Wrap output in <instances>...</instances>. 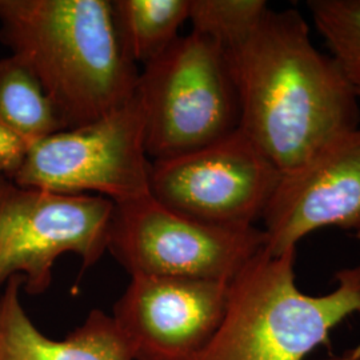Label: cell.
<instances>
[{
  "mask_svg": "<svg viewBox=\"0 0 360 360\" xmlns=\"http://www.w3.org/2000/svg\"><path fill=\"white\" fill-rule=\"evenodd\" d=\"M0 122L30 144L67 129L37 75L13 55L0 59Z\"/></svg>",
  "mask_w": 360,
  "mask_h": 360,
  "instance_id": "13",
  "label": "cell"
},
{
  "mask_svg": "<svg viewBox=\"0 0 360 360\" xmlns=\"http://www.w3.org/2000/svg\"><path fill=\"white\" fill-rule=\"evenodd\" d=\"M262 220L266 251L274 257L330 226L360 238V126L281 174Z\"/></svg>",
  "mask_w": 360,
  "mask_h": 360,
  "instance_id": "10",
  "label": "cell"
},
{
  "mask_svg": "<svg viewBox=\"0 0 360 360\" xmlns=\"http://www.w3.org/2000/svg\"><path fill=\"white\" fill-rule=\"evenodd\" d=\"M307 8L360 104V0H309Z\"/></svg>",
  "mask_w": 360,
  "mask_h": 360,
  "instance_id": "14",
  "label": "cell"
},
{
  "mask_svg": "<svg viewBox=\"0 0 360 360\" xmlns=\"http://www.w3.org/2000/svg\"><path fill=\"white\" fill-rule=\"evenodd\" d=\"M151 166L142 105L135 95L91 123L31 144L11 180L50 193H94L120 205L150 195Z\"/></svg>",
  "mask_w": 360,
  "mask_h": 360,
  "instance_id": "5",
  "label": "cell"
},
{
  "mask_svg": "<svg viewBox=\"0 0 360 360\" xmlns=\"http://www.w3.org/2000/svg\"><path fill=\"white\" fill-rule=\"evenodd\" d=\"M23 279L13 276L0 292V360H134L111 315L91 311L63 339L43 334L22 304Z\"/></svg>",
  "mask_w": 360,
  "mask_h": 360,
  "instance_id": "11",
  "label": "cell"
},
{
  "mask_svg": "<svg viewBox=\"0 0 360 360\" xmlns=\"http://www.w3.org/2000/svg\"><path fill=\"white\" fill-rule=\"evenodd\" d=\"M0 40L37 75L67 129L136 95L141 71L119 41L111 0H0Z\"/></svg>",
  "mask_w": 360,
  "mask_h": 360,
  "instance_id": "2",
  "label": "cell"
},
{
  "mask_svg": "<svg viewBox=\"0 0 360 360\" xmlns=\"http://www.w3.org/2000/svg\"><path fill=\"white\" fill-rule=\"evenodd\" d=\"M281 179L240 129L187 154L153 160L150 193L187 218L224 227H251L262 219Z\"/></svg>",
  "mask_w": 360,
  "mask_h": 360,
  "instance_id": "8",
  "label": "cell"
},
{
  "mask_svg": "<svg viewBox=\"0 0 360 360\" xmlns=\"http://www.w3.org/2000/svg\"><path fill=\"white\" fill-rule=\"evenodd\" d=\"M296 248L274 257L263 248L229 285L218 330L196 360H304L327 345L336 326L360 316V266L340 270L334 291L302 292Z\"/></svg>",
  "mask_w": 360,
  "mask_h": 360,
  "instance_id": "3",
  "label": "cell"
},
{
  "mask_svg": "<svg viewBox=\"0 0 360 360\" xmlns=\"http://www.w3.org/2000/svg\"><path fill=\"white\" fill-rule=\"evenodd\" d=\"M226 282L131 276L112 319L134 360H196L223 319Z\"/></svg>",
  "mask_w": 360,
  "mask_h": 360,
  "instance_id": "9",
  "label": "cell"
},
{
  "mask_svg": "<svg viewBox=\"0 0 360 360\" xmlns=\"http://www.w3.org/2000/svg\"><path fill=\"white\" fill-rule=\"evenodd\" d=\"M136 96L151 160L191 153L240 127V103L227 53L193 31L143 65Z\"/></svg>",
  "mask_w": 360,
  "mask_h": 360,
  "instance_id": "4",
  "label": "cell"
},
{
  "mask_svg": "<svg viewBox=\"0 0 360 360\" xmlns=\"http://www.w3.org/2000/svg\"><path fill=\"white\" fill-rule=\"evenodd\" d=\"M30 143L0 122V178L13 179L26 159Z\"/></svg>",
  "mask_w": 360,
  "mask_h": 360,
  "instance_id": "16",
  "label": "cell"
},
{
  "mask_svg": "<svg viewBox=\"0 0 360 360\" xmlns=\"http://www.w3.org/2000/svg\"><path fill=\"white\" fill-rule=\"evenodd\" d=\"M319 360H360V345L355 348L347 349L342 355H336V356H330V358Z\"/></svg>",
  "mask_w": 360,
  "mask_h": 360,
  "instance_id": "17",
  "label": "cell"
},
{
  "mask_svg": "<svg viewBox=\"0 0 360 360\" xmlns=\"http://www.w3.org/2000/svg\"><path fill=\"white\" fill-rule=\"evenodd\" d=\"M269 10L264 0H190L188 20L193 32L227 51L240 44Z\"/></svg>",
  "mask_w": 360,
  "mask_h": 360,
  "instance_id": "15",
  "label": "cell"
},
{
  "mask_svg": "<svg viewBox=\"0 0 360 360\" xmlns=\"http://www.w3.org/2000/svg\"><path fill=\"white\" fill-rule=\"evenodd\" d=\"M115 205L96 195H67L30 188L0 178V290L23 279L28 295L44 294L56 260L80 259L83 271L107 252Z\"/></svg>",
  "mask_w": 360,
  "mask_h": 360,
  "instance_id": "6",
  "label": "cell"
},
{
  "mask_svg": "<svg viewBox=\"0 0 360 360\" xmlns=\"http://www.w3.org/2000/svg\"><path fill=\"white\" fill-rule=\"evenodd\" d=\"M266 248L257 226L224 227L187 218L150 195L115 205L107 252L129 276H174L230 283Z\"/></svg>",
  "mask_w": 360,
  "mask_h": 360,
  "instance_id": "7",
  "label": "cell"
},
{
  "mask_svg": "<svg viewBox=\"0 0 360 360\" xmlns=\"http://www.w3.org/2000/svg\"><path fill=\"white\" fill-rule=\"evenodd\" d=\"M119 41L135 65H148L179 38L190 0H112Z\"/></svg>",
  "mask_w": 360,
  "mask_h": 360,
  "instance_id": "12",
  "label": "cell"
},
{
  "mask_svg": "<svg viewBox=\"0 0 360 360\" xmlns=\"http://www.w3.org/2000/svg\"><path fill=\"white\" fill-rule=\"evenodd\" d=\"M240 127L284 174L360 126V104L340 65L319 51L300 11L269 10L226 51Z\"/></svg>",
  "mask_w": 360,
  "mask_h": 360,
  "instance_id": "1",
  "label": "cell"
}]
</instances>
